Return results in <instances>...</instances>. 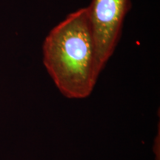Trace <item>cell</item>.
<instances>
[{
    "mask_svg": "<svg viewBox=\"0 0 160 160\" xmlns=\"http://www.w3.org/2000/svg\"><path fill=\"white\" fill-rule=\"evenodd\" d=\"M43 64L60 93L82 99L93 91L105 65L102 61L90 21L82 8L56 25L45 37Z\"/></svg>",
    "mask_w": 160,
    "mask_h": 160,
    "instance_id": "cell-1",
    "label": "cell"
},
{
    "mask_svg": "<svg viewBox=\"0 0 160 160\" xmlns=\"http://www.w3.org/2000/svg\"><path fill=\"white\" fill-rule=\"evenodd\" d=\"M88 8L98 52L106 65L121 37L124 20L131 8V2L92 0Z\"/></svg>",
    "mask_w": 160,
    "mask_h": 160,
    "instance_id": "cell-2",
    "label": "cell"
}]
</instances>
